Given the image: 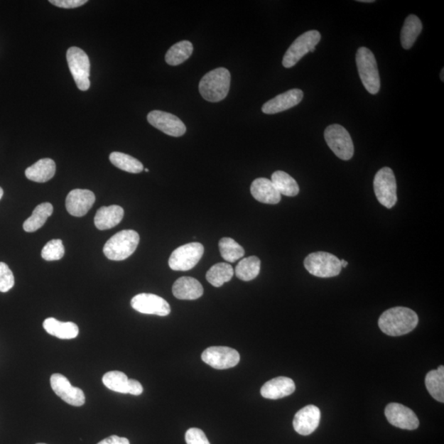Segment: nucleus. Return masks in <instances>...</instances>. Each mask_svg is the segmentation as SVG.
Returning a JSON list of instances; mask_svg holds the SVG:
<instances>
[{"instance_id": "obj_16", "label": "nucleus", "mask_w": 444, "mask_h": 444, "mask_svg": "<svg viewBox=\"0 0 444 444\" xmlns=\"http://www.w3.org/2000/svg\"><path fill=\"white\" fill-rule=\"evenodd\" d=\"M96 202L94 193L88 190H74L66 197V208L70 215L81 217L92 207Z\"/></svg>"}, {"instance_id": "obj_17", "label": "nucleus", "mask_w": 444, "mask_h": 444, "mask_svg": "<svg viewBox=\"0 0 444 444\" xmlns=\"http://www.w3.org/2000/svg\"><path fill=\"white\" fill-rule=\"evenodd\" d=\"M321 411L317 406L309 405L303 407L295 416L293 426L300 435H310L320 425Z\"/></svg>"}, {"instance_id": "obj_35", "label": "nucleus", "mask_w": 444, "mask_h": 444, "mask_svg": "<svg viewBox=\"0 0 444 444\" xmlns=\"http://www.w3.org/2000/svg\"><path fill=\"white\" fill-rule=\"evenodd\" d=\"M65 255V247L60 239H52L45 245L41 257L45 261H57Z\"/></svg>"}, {"instance_id": "obj_39", "label": "nucleus", "mask_w": 444, "mask_h": 444, "mask_svg": "<svg viewBox=\"0 0 444 444\" xmlns=\"http://www.w3.org/2000/svg\"><path fill=\"white\" fill-rule=\"evenodd\" d=\"M144 393V388L139 381L134 379H129L128 382V394L139 396Z\"/></svg>"}, {"instance_id": "obj_21", "label": "nucleus", "mask_w": 444, "mask_h": 444, "mask_svg": "<svg viewBox=\"0 0 444 444\" xmlns=\"http://www.w3.org/2000/svg\"><path fill=\"white\" fill-rule=\"evenodd\" d=\"M172 292L177 299L195 300L203 295V287L200 282L190 276H183L175 281Z\"/></svg>"}, {"instance_id": "obj_37", "label": "nucleus", "mask_w": 444, "mask_h": 444, "mask_svg": "<svg viewBox=\"0 0 444 444\" xmlns=\"http://www.w3.org/2000/svg\"><path fill=\"white\" fill-rule=\"evenodd\" d=\"M185 441L187 444H210L205 432L197 428H191L186 432Z\"/></svg>"}, {"instance_id": "obj_31", "label": "nucleus", "mask_w": 444, "mask_h": 444, "mask_svg": "<svg viewBox=\"0 0 444 444\" xmlns=\"http://www.w3.org/2000/svg\"><path fill=\"white\" fill-rule=\"evenodd\" d=\"M260 269V259L256 256H250L240 261L237 266L236 271H234L239 279L249 281L257 278Z\"/></svg>"}, {"instance_id": "obj_26", "label": "nucleus", "mask_w": 444, "mask_h": 444, "mask_svg": "<svg viewBox=\"0 0 444 444\" xmlns=\"http://www.w3.org/2000/svg\"><path fill=\"white\" fill-rule=\"evenodd\" d=\"M53 206L50 202H43L34 209L31 216L23 223V229L27 232H34L43 227L51 214Z\"/></svg>"}, {"instance_id": "obj_7", "label": "nucleus", "mask_w": 444, "mask_h": 444, "mask_svg": "<svg viewBox=\"0 0 444 444\" xmlns=\"http://www.w3.org/2000/svg\"><path fill=\"white\" fill-rule=\"evenodd\" d=\"M320 40L321 34L316 30L306 31L300 35L286 52L282 65L286 69L295 66L309 52H315Z\"/></svg>"}, {"instance_id": "obj_12", "label": "nucleus", "mask_w": 444, "mask_h": 444, "mask_svg": "<svg viewBox=\"0 0 444 444\" xmlns=\"http://www.w3.org/2000/svg\"><path fill=\"white\" fill-rule=\"evenodd\" d=\"M50 385L55 394L72 406H82L85 404V394L77 386H72L65 376L60 374H52Z\"/></svg>"}, {"instance_id": "obj_15", "label": "nucleus", "mask_w": 444, "mask_h": 444, "mask_svg": "<svg viewBox=\"0 0 444 444\" xmlns=\"http://www.w3.org/2000/svg\"><path fill=\"white\" fill-rule=\"evenodd\" d=\"M385 416L391 425L402 430L414 431L420 425L415 412L399 404H390L386 406Z\"/></svg>"}, {"instance_id": "obj_27", "label": "nucleus", "mask_w": 444, "mask_h": 444, "mask_svg": "<svg viewBox=\"0 0 444 444\" xmlns=\"http://www.w3.org/2000/svg\"><path fill=\"white\" fill-rule=\"evenodd\" d=\"M271 182L281 195L295 197L299 193L300 188L297 182L284 171L278 170L271 175Z\"/></svg>"}, {"instance_id": "obj_2", "label": "nucleus", "mask_w": 444, "mask_h": 444, "mask_svg": "<svg viewBox=\"0 0 444 444\" xmlns=\"http://www.w3.org/2000/svg\"><path fill=\"white\" fill-rule=\"evenodd\" d=\"M231 74L224 67H217L202 77L200 86L201 96L209 102H219L228 95Z\"/></svg>"}, {"instance_id": "obj_29", "label": "nucleus", "mask_w": 444, "mask_h": 444, "mask_svg": "<svg viewBox=\"0 0 444 444\" xmlns=\"http://www.w3.org/2000/svg\"><path fill=\"white\" fill-rule=\"evenodd\" d=\"M193 46L190 41L182 40L172 45L165 57L167 64L176 66L183 64L192 55Z\"/></svg>"}, {"instance_id": "obj_44", "label": "nucleus", "mask_w": 444, "mask_h": 444, "mask_svg": "<svg viewBox=\"0 0 444 444\" xmlns=\"http://www.w3.org/2000/svg\"><path fill=\"white\" fill-rule=\"evenodd\" d=\"M443 72H444V70H442V80L443 81Z\"/></svg>"}, {"instance_id": "obj_36", "label": "nucleus", "mask_w": 444, "mask_h": 444, "mask_svg": "<svg viewBox=\"0 0 444 444\" xmlns=\"http://www.w3.org/2000/svg\"><path fill=\"white\" fill-rule=\"evenodd\" d=\"M14 283L13 271L6 264L0 262V292H8L13 288Z\"/></svg>"}, {"instance_id": "obj_32", "label": "nucleus", "mask_w": 444, "mask_h": 444, "mask_svg": "<svg viewBox=\"0 0 444 444\" xmlns=\"http://www.w3.org/2000/svg\"><path fill=\"white\" fill-rule=\"evenodd\" d=\"M109 161L117 168L129 173L139 174L144 170V165L139 160L119 151H114L109 155Z\"/></svg>"}, {"instance_id": "obj_13", "label": "nucleus", "mask_w": 444, "mask_h": 444, "mask_svg": "<svg viewBox=\"0 0 444 444\" xmlns=\"http://www.w3.org/2000/svg\"><path fill=\"white\" fill-rule=\"evenodd\" d=\"M133 309L144 315L161 317L169 315L170 306L163 298L153 294L142 293L135 296L131 300Z\"/></svg>"}, {"instance_id": "obj_45", "label": "nucleus", "mask_w": 444, "mask_h": 444, "mask_svg": "<svg viewBox=\"0 0 444 444\" xmlns=\"http://www.w3.org/2000/svg\"><path fill=\"white\" fill-rule=\"evenodd\" d=\"M144 171L145 172H149V170L148 169H144Z\"/></svg>"}, {"instance_id": "obj_10", "label": "nucleus", "mask_w": 444, "mask_h": 444, "mask_svg": "<svg viewBox=\"0 0 444 444\" xmlns=\"http://www.w3.org/2000/svg\"><path fill=\"white\" fill-rule=\"evenodd\" d=\"M205 253V247L198 242L182 245L171 254L169 266L174 271H189L195 268Z\"/></svg>"}, {"instance_id": "obj_41", "label": "nucleus", "mask_w": 444, "mask_h": 444, "mask_svg": "<svg viewBox=\"0 0 444 444\" xmlns=\"http://www.w3.org/2000/svg\"><path fill=\"white\" fill-rule=\"evenodd\" d=\"M340 264L342 266V268H347V266L348 265V263L347 262L346 260H340Z\"/></svg>"}, {"instance_id": "obj_19", "label": "nucleus", "mask_w": 444, "mask_h": 444, "mask_svg": "<svg viewBox=\"0 0 444 444\" xmlns=\"http://www.w3.org/2000/svg\"><path fill=\"white\" fill-rule=\"evenodd\" d=\"M294 381L287 377H278L268 381L261 389V395L264 399L278 400L294 393Z\"/></svg>"}, {"instance_id": "obj_18", "label": "nucleus", "mask_w": 444, "mask_h": 444, "mask_svg": "<svg viewBox=\"0 0 444 444\" xmlns=\"http://www.w3.org/2000/svg\"><path fill=\"white\" fill-rule=\"evenodd\" d=\"M303 97L304 92L300 89H291L266 102L262 107V112L266 114H274L287 111L300 104Z\"/></svg>"}, {"instance_id": "obj_5", "label": "nucleus", "mask_w": 444, "mask_h": 444, "mask_svg": "<svg viewBox=\"0 0 444 444\" xmlns=\"http://www.w3.org/2000/svg\"><path fill=\"white\" fill-rule=\"evenodd\" d=\"M304 265L311 275L322 278L337 276L340 274L342 269L340 259L335 255L326 252H316L308 255Z\"/></svg>"}, {"instance_id": "obj_43", "label": "nucleus", "mask_w": 444, "mask_h": 444, "mask_svg": "<svg viewBox=\"0 0 444 444\" xmlns=\"http://www.w3.org/2000/svg\"><path fill=\"white\" fill-rule=\"evenodd\" d=\"M3 195H4V190H3L2 188L0 187V200H1Z\"/></svg>"}, {"instance_id": "obj_11", "label": "nucleus", "mask_w": 444, "mask_h": 444, "mask_svg": "<svg viewBox=\"0 0 444 444\" xmlns=\"http://www.w3.org/2000/svg\"><path fill=\"white\" fill-rule=\"evenodd\" d=\"M202 362L216 369H231L239 362L240 355L237 350L227 347H211L202 354Z\"/></svg>"}, {"instance_id": "obj_38", "label": "nucleus", "mask_w": 444, "mask_h": 444, "mask_svg": "<svg viewBox=\"0 0 444 444\" xmlns=\"http://www.w3.org/2000/svg\"><path fill=\"white\" fill-rule=\"evenodd\" d=\"M50 4L62 9H76L87 3V0H50Z\"/></svg>"}, {"instance_id": "obj_40", "label": "nucleus", "mask_w": 444, "mask_h": 444, "mask_svg": "<svg viewBox=\"0 0 444 444\" xmlns=\"http://www.w3.org/2000/svg\"><path fill=\"white\" fill-rule=\"evenodd\" d=\"M97 444H130L128 438L112 435L102 440Z\"/></svg>"}, {"instance_id": "obj_4", "label": "nucleus", "mask_w": 444, "mask_h": 444, "mask_svg": "<svg viewBox=\"0 0 444 444\" xmlns=\"http://www.w3.org/2000/svg\"><path fill=\"white\" fill-rule=\"evenodd\" d=\"M355 60L364 87L370 94L375 95L380 89V77L373 52L367 47H360L355 55Z\"/></svg>"}, {"instance_id": "obj_20", "label": "nucleus", "mask_w": 444, "mask_h": 444, "mask_svg": "<svg viewBox=\"0 0 444 444\" xmlns=\"http://www.w3.org/2000/svg\"><path fill=\"white\" fill-rule=\"evenodd\" d=\"M250 192L256 200L266 205H278L281 200V195L273 182L266 178H259L254 180Z\"/></svg>"}, {"instance_id": "obj_34", "label": "nucleus", "mask_w": 444, "mask_h": 444, "mask_svg": "<svg viewBox=\"0 0 444 444\" xmlns=\"http://www.w3.org/2000/svg\"><path fill=\"white\" fill-rule=\"evenodd\" d=\"M102 382L109 390L119 394H128L127 375L120 371H111L103 376Z\"/></svg>"}, {"instance_id": "obj_1", "label": "nucleus", "mask_w": 444, "mask_h": 444, "mask_svg": "<svg viewBox=\"0 0 444 444\" xmlns=\"http://www.w3.org/2000/svg\"><path fill=\"white\" fill-rule=\"evenodd\" d=\"M419 323L416 313L409 308L394 307L382 313L379 320L381 331L391 337H399L413 331Z\"/></svg>"}, {"instance_id": "obj_30", "label": "nucleus", "mask_w": 444, "mask_h": 444, "mask_svg": "<svg viewBox=\"0 0 444 444\" xmlns=\"http://www.w3.org/2000/svg\"><path fill=\"white\" fill-rule=\"evenodd\" d=\"M234 271L232 265L227 263H219L213 265L207 271V281L215 287H221L233 278Z\"/></svg>"}, {"instance_id": "obj_8", "label": "nucleus", "mask_w": 444, "mask_h": 444, "mask_svg": "<svg viewBox=\"0 0 444 444\" xmlns=\"http://www.w3.org/2000/svg\"><path fill=\"white\" fill-rule=\"evenodd\" d=\"M326 143L337 158L348 161L354 155V144L351 135L340 124H332L325 129Z\"/></svg>"}, {"instance_id": "obj_46", "label": "nucleus", "mask_w": 444, "mask_h": 444, "mask_svg": "<svg viewBox=\"0 0 444 444\" xmlns=\"http://www.w3.org/2000/svg\"><path fill=\"white\" fill-rule=\"evenodd\" d=\"M36 444H45V443H36Z\"/></svg>"}, {"instance_id": "obj_33", "label": "nucleus", "mask_w": 444, "mask_h": 444, "mask_svg": "<svg viewBox=\"0 0 444 444\" xmlns=\"http://www.w3.org/2000/svg\"><path fill=\"white\" fill-rule=\"evenodd\" d=\"M219 249L223 259L229 263H234L244 255V248L232 238H222L219 242Z\"/></svg>"}, {"instance_id": "obj_6", "label": "nucleus", "mask_w": 444, "mask_h": 444, "mask_svg": "<svg viewBox=\"0 0 444 444\" xmlns=\"http://www.w3.org/2000/svg\"><path fill=\"white\" fill-rule=\"evenodd\" d=\"M67 61L72 77L80 90L85 92L91 87L90 60L85 50L71 47L67 51Z\"/></svg>"}, {"instance_id": "obj_24", "label": "nucleus", "mask_w": 444, "mask_h": 444, "mask_svg": "<svg viewBox=\"0 0 444 444\" xmlns=\"http://www.w3.org/2000/svg\"><path fill=\"white\" fill-rule=\"evenodd\" d=\"M55 161L50 158H44L28 167L25 171V175L31 181L45 183L55 176Z\"/></svg>"}, {"instance_id": "obj_14", "label": "nucleus", "mask_w": 444, "mask_h": 444, "mask_svg": "<svg viewBox=\"0 0 444 444\" xmlns=\"http://www.w3.org/2000/svg\"><path fill=\"white\" fill-rule=\"evenodd\" d=\"M148 121L153 127L171 137H181L186 133L182 120L168 112L153 111L148 114Z\"/></svg>"}, {"instance_id": "obj_9", "label": "nucleus", "mask_w": 444, "mask_h": 444, "mask_svg": "<svg viewBox=\"0 0 444 444\" xmlns=\"http://www.w3.org/2000/svg\"><path fill=\"white\" fill-rule=\"evenodd\" d=\"M374 190L379 202L386 208H391L398 201L396 182L393 170L384 167L375 175Z\"/></svg>"}, {"instance_id": "obj_3", "label": "nucleus", "mask_w": 444, "mask_h": 444, "mask_svg": "<svg viewBox=\"0 0 444 444\" xmlns=\"http://www.w3.org/2000/svg\"><path fill=\"white\" fill-rule=\"evenodd\" d=\"M139 234L134 229H124L114 234L104 244L103 252L112 261H123L131 256L139 244Z\"/></svg>"}, {"instance_id": "obj_22", "label": "nucleus", "mask_w": 444, "mask_h": 444, "mask_svg": "<svg viewBox=\"0 0 444 444\" xmlns=\"http://www.w3.org/2000/svg\"><path fill=\"white\" fill-rule=\"evenodd\" d=\"M124 215V209L117 205L102 207L98 209L94 218L95 226L100 231L112 229L123 220Z\"/></svg>"}, {"instance_id": "obj_23", "label": "nucleus", "mask_w": 444, "mask_h": 444, "mask_svg": "<svg viewBox=\"0 0 444 444\" xmlns=\"http://www.w3.org/2000/svg\"><path fill=\"white\" fill-rule=\"evenodd\" d=\"M43 327L50 335L63 339V340L76 338L80 332V329L75 323H63L54 318H46L43 323Z\"/></svg>"}, {"instance_id": "obj_25", "label": "nucleus", "mask_w": 444, "mask_h": 444, "mask_svg": "<svg viewBox=\"0 0 444 444\" xmlns=\"http://www.w3.org/2000/svg\"><path fill=\"white\" fill-rule=\"evenodd\" d=\"M421 21L417 16L409 15L401 31V43L405 50H409L416 43L422 31Z\"/></svg>"}, {"instance_id": "obj_42", "label": "nucleus", "mask_w": 444, "mask_h": 444, "mask_svg": "<svg viewBox=\"0 0 444 444\" xmlns=\"http://www.w3.org/2000/svg\"><path fill=\"white\" fill-rule=\"evenodd\" d=\"M359 2L362 3H374V0H359Z\"/></svg>"}, {"instance_id": "obj_28", "label": "nucleus", "mask_w": 444, "mask_h": 444, "mask_svg": "<svg viewBox=\"0 0 444 444\" xmlns=\"http://www.w3.org/2000/svg\"><path fill=\"white\" fill-rule=\"evenodd\" d=\"M428 391L436 401L444 402V367H440L436 370H431L426 377Z\"/></svg>"}]
</instances>
